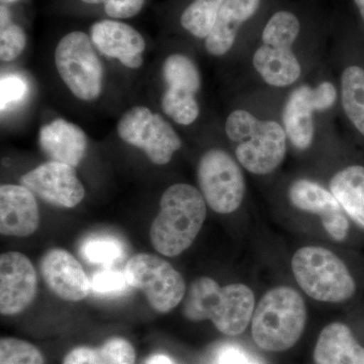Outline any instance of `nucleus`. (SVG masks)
I'll return each mask as SVG.
<instances>
[{"label":"nucleus","instance_id":"obj_1","mask_svg":"<svg viewBox=\"0 0 364 364\" xmlns=\"http://www.w3.org/2000/svg\"><path fill=\"white\" fill-rule=\"evenodd\" d=\"M255 310V296L243 284L221 287L215 279L200 277L193 280L182 301V314L193 322L212 321L228 336L247 329Z\"/></svg>","mask_w":364,"mask_h":364},{"label":"nucleus","instance_id":"obj_2","mask_svg":"<svg viewBox=\"0 0 364 364\" xmlns=\"http://www.w3.org/2000/svg\"><path fill=\"white\" fill-rule=\"evenodd\" d=\"M207 219V203L200 189L176 183L165 189L159 213L150 227L153 247L166 257H176L188 250Z\"/></svg>","mask_w":364,"mask_h":364},{"label":"nucleus","instance_id":"obj_3","mask_svg":"<svg viewBox=\"0 0 364 364\" xmlns=\"http://www.w3.org/2000/svg\"><path fill=\"white\" fill-rule=\"evenodd\" d=\"M306 323L303 296L293 287H277L268 291L255 306L251 334L262 350L287 351L301 338Z\"/></svg>","mask_w":364,"mask_h":364},{"label":"nucleus","instance_id":"obj_4","mask_svg":"<svg viewBox=\"0 0 364 364\" xmlns=\"http://www.w3.org/2000/svg\"><path fill=\"white\" fill-rule=\"evenodd\" d=\"M242 166L257 176L272 173L287 154V133L277 122L261 121L244 109L232 112L225 124Z\"/></svg>","mask_w":364,"mask_h":364},{"label":"nucleus","instance_id":"obj_5","mask_svg":"<svg viewBox=\"0 0 364 364\" xmlns=\"http://www.w3.org/2000/svg\"><path fill=\"white\" fill-rule=\"evenodd\" d=\"M54 65L60 80L79 102L92 104L102 97L105 85L104 60L88 31L76 28L59 38L54 49Z\"/></svg>","mask_w":364,"mask_h":364},{"label":"nucleus","instance_id":"obj_6","mask_svg":"<svg viewBox=\"0 0 364 364\" xmlns=\"http://www.w3.org/2000/svg\"><path fill=\"white\" fill-rule=\"evenodd\" d=\"M294 279L311 299L340 304L355 294L356 284L343 260L329 249L306 246L291 259Z\"/></svg>","mask_w":364,"mask_h":364},{"label":"nucleus","instance_id":"obj_7","mask_svg":"<svg viewBox=\"0 0 364 364\" xmlns=\"http://www.w3.org/2000/svg\"><path fill=\"white\" fill-rule=\"evenodd\" d=\"M299 21L294 14H273L262 32V45L253 56V66L267 85L286 87L296 82L301 67L293 52Z\"/></svg>","mask_w":364,"mask_h":364},{"label":"nucleus","instance_id":"obj_8","mask_svg":"<svg viewBox=\"0 0 364 364\" xmlns=\"http://www.w3.org/2000/svg\"><path fill=\"white\" fill-rule=\"evenodd\" d=\"M119 140L142 151L152 164H168L182 147L181 136L169 119L147 105H136L122 114L116 128Z\"/></svg>","mask_w":364,"mask_h":364},{"label":"nucleus","instance_id":"obj_9","mask_svg":"<svg viewBox=\"0 0 364 364\" xmlns=\"http://www.w3.org/2000/svg\"><path fill=\"white\" fill-rule=\"evenodd\" d=\"M161 79L162 114L181 126L195 123L200 114L198 93L202 87V77L196 62L188 55L172 53L163 60Z\"/></svg>","mask_w":364,"mask_h":364},{"label":"nucleus","instance_id":"obj_10","mask_svg":"<svg viewBox=\"0 0 364 364\" xmlns=\"http://www.w3.org/2000/svg\"><path fill=\"white\" fill-rule=\"evenodd\" d=\"M124 273L129 286L140 289L159 313H169L181 305L188 291L181 273L154 254H136L127 262Z\"/></svg>","mask_w":364,"mask_h":364},{"label":"nucleus","instance_id":"obj_11","mask_svg":"<svg viewBox=\"0 0 364 364\" xmlns=\"http://www.w3.org/2000/svg\"><path fill=\"white\" fill-rule=\"evenodd\" d=\"M200 193L208 207L218 214L236 212L245 196L246 183L238 162L227 151H205L196 169Z\"/></svg>","mask_w":364,"mask_h":364},{"label":"nucleus","instance_id":"obj_12","mask_svg":"<svg viewBox=\"0 0 364 364\" xmlns=\"http://www.w3.org/2000/svg\"><path fill=\"white\" fill-rule=\"evenodd\" d=\"M337 100V91L329 81L313 88L301 85L287 98L282 112L284 131L289 141L299 150L311 147L315 135L314 112L331 109Z\"/></svg>","mask_w":364,"mask_h":364},{"label":"nucleus","instance_id":"obj_13","mask_svg":"<svg viewBox=\"0 0 364 364\" xmlns=\"http://www.w3.org/2000/svg\"><path fill=\"white\" fill-rule=\"evenodd\" d=\"M91 41L105 58L131 71L140 70L145 63L147 40L127 21L98 18L88 28Z\"/></svg>","mask_w":364,"mask_h":364},{"label":"nucleus","instance_id":"obj_14","mask_svg":"<svg viewBox=\"0 0 364 364\" xmlns=\"http://www.w3.org/2000/svg\"><path fill=\"white\" fill-rule=\"evenodd\" d=\"M20 184L50 205L72 208L85 198V188L76 168L65 163H42L21 176Z\"/></svg>","mask_w":364,"mask_h":364},{"label":"nucleus","instance_id":"obj_15","mask_svg":"<svg viewBox=\"0 0 364 364\" xmlns=\"http://www.w3.org/2000/svg\"><path fill=\"white\" fill-rule=\"evenodd\" d=\"M38 277L35 267L25 254L9 251L0 256V313L16 316L35 301Z\"/></svg>","mask_w":364,"mask_h":364},{"label":"nucleus","instance_id":"obj_16","mask_svg":"<svg viewBox=\"0 0 364 364\" xmlns=\"http://www.w3.org/2000/svg\"><path fill=\"white\" fill-rule=\"evenodd\" d=\"M287 196L294 208L318 215L323 228L333 240L343 242L347 238L350 224L331 191L317 182L298 179L289 186Z\"/></svg>","mask_w":364,"mask_h":364},{"label":"nucleus","instance_id":"obj_17","mask_svg":"<svg viewBox=\"0 0 364 364\" xmlns=\"http://www.w3.org/2000/svg\"><path fill=\"white\" fill-rule=\"evenodd\" d=\"M41 273L53 294L63 301L77 303L90 293V279L82 265L65 249L48 251L41 260Z\"/></svg>","mask_w":364,"mask_h":364},{"label":"nucleus","instance_id":"obj_18","mask_svg":"<svg viewBox=\"0 0 364 364\" xmlns=\"http://www.w3.org/2000/svg\"><path fill=\"white\" fill-rule=\"evenodd\" d=\"M40 225L37 196L21 184L0 186V233L7 237H28Z\"/></svg>","mask_w":364,"mask_h":364},{"label":"nucleus","instance_id":"obj_19","mask_svg":"<svg viewBox=\"0 0 364 364\" xmlns=\"http://www.w3.org/2000/svg\"><path fill=\"white\" fill-rule=\"evenodd\" d=\"M38 143L51 161L65 163L77 168L87 154L88 136L77 124L58 117L41 127Z\"/></svg>","mask_w":364,"mask_h":364},{"label":"nucleus","instance_id":"obj_20","mask_svg":"<svg viewBox=\"0 0 364 364\" xmlns=\"http://www.w3.org/2000/svg\"><path fill=\"white\" fill-rule=\"evenodd\" d=\"M260 0H225L212 32L205 40V50L222 57L233 48L239 30L258 11Z\"/></svg>","mask_w":364,"mask_h":364},{"label":"nucleus","instance_id":"obj_21","mask_svg":"<svg viewBox=\"0 0 364 364\" xmlns=\"http://www.w3.org/2000/svg\"><path fill=\"white\" fill-rule=\"evenodd\" d=\"M316 364H364V347L343 323L326 326L314 349Z\"/></svg>","mask_w":364,"mask_h":364},{"label":"nucleus","instance_id":"obj_22","mask_svg":"<svg viewBox=\"0 0 364 364\" xmlns=\"http://www.w3.org/2000/svg\"><path fill=\"white\" fill-rule=\"evenodd\" d=\"M330 191L345 214L364 229V167L352 165L340 170L330 181Z\"/></svg>","mask_w":364,"mask_h":364},{"label":"nucleus","instance_id":"obj_23","mask_svg":"<svg viewBox=\"0 0 364 364\" xmlns=\"http://www.w3.org/2000/svg\"><path fill=\"white\" fill-rule=\"evenodd\" d=\"M136 350L123 337H112L97 347L77 346L66 354L62 364H136Z\"/></svg>","mask_w":364,"mask_h":364},{"label":"nucleus","instance_id":"obj_24","mask_svg":"<svg viewBox=\"0 0 364 364\" xmlns=\"http://www.w3.org/2000/svg\"><path fill=\"white\" fill-rule=\"evenodd\" d=\"M149 0H59L60 7L73 13L95 14L100 18L128 21L139 16Z\"/></svg>","mask_w":364,"mask_h":364},{"label":"nucleus","instance_id":"obj_25","mask_svg":"<svg viewBox=\"0 0 364 364\" xmlns=\"http://www.w3.org/2000/svg\"><path fill=\"white\" fill-rule=\"evenodd\" d=\"M16 6L0 4V60L13 63L20 58L28 47L26 26L16 18Z\"/></svg>","mask_w":364,"mask_h":364},{"label":"nucleus","instance_id":"obj_26","mask_svg":"<svg viewBox=\"0 0 364 364\" xmlns=\"http://www.w3.org/2000/svg\"><path fill=\"white\" fill-rule=\"evenodd\" d=\"M225 0H191L182 9L178 21L181 28L198 40H205L214 28Z\"/></svg>","mask_w":364,"mask_h":364},{"label":"nucleus","instance_id":"obj_27","mask_svg":"<svg viewBox=\"0 0 364 364\" xmlns=\"http://www.w3.org/2000/svg\"><path fill=\"white\" fill-rule=\"evenodd\" d=\"M342 105L347 117L364 136V69L350 66L341 77Z\"/></svg>","mask_w":364,"mask_h":364},{"label":"nucleus","instance_id":"obj_28","mask_svg":"<svg viewBox=\"0 0 364 364\" xmlns=\"http://www.w3.org/2000/svg\"><path fill=\"white\" fill-rule=\"evenodd\" d=\"M123 252V244L109 235L91 236L81 246V255L95 264L111 265L122 257Z\"/></svg>","mask_w":364,"mask_h":364},{"label":"nucleus","instance_id":"obj_29","mask_svg":"<svg viewBox=\"0 0 364 364\" xmlns=\"http://www.w3.org/2000/svg\"><path fill=\"white\" fill-rule=\"evenodd\" d=\"M0 364H45V358L36 345L4 337L0 340Z\"/></svg>","mask_w":364,"mask_h":364},{"label":"nucleus","instance_id":"obj_30","mask_svg":"<svg viewBox=\"0 0 364 364\" xmlns=\"http://www.w3.org/2000/svg\"><path fill=\"white\" fill-rule=\"evenodd\" d=\"M28 92V82L18 74L1 76V112L20 104Z\"/></svg>","mask_w":364,"mask_h":364},{"label":"nucleus","instance_id":"obj_31","mask_svg":"<svg viewBox=\"0 0 364 364\" xmlns=\"http://www.w3.org/2000/svg\"><path fill=\"white\" fill-rule=\"evenodd\" d=\"M127 282L124 273L114 270H102L95 273L90 279V291L97 294H117L123 291Z\"/></svg>","mask_w":364,"mask_h":364},{"label":"nucleus","instance_id":"obj_32","mask_svg":"<svg viewBox=\"0 0 364 364\" xmlns=\"http://www.w3.org/2000/svg\"><path fill=\"white\" fill-rule=\"evenodd\" d=\"M215 364H261L255 356L242 347L226 345L218 352Z\"/></svg>","mask_w":364,"mask_h":364},{"label":"nucleus","instance_id":"obj_33","mask_svg":"<svg viewBox=\"0 0 364 364\" xmlns=\"http://www.w3.org/2000/svg\"><path fill=\"white\" fill-rule=\"evenodd\" d=\"M141 364H176L169 356L165 354L155 353L148 356Z\"/></svg>","mask_w":364,"mask_h":364},{"label":"nucleus","instance_id":"obj_34","mask_svg":"<svg viewBox=\"0 0 364 364\" xmlns=\"http://www.w3.org/2000/svg\"><path fill=\"white\" fill-rule=\"evenodd\" d=\"M354 2H355L356 6L358 7L359 13H360L364 21V0H354Z\"/></svg>","mask_w":364,"mask_h":364},{"label":"nucleus","instance_id":"obj_35","mask_svg":"<svg viewBox=\"0 0 364 364\" xmlns=\"http://www.w3.org/2000/svg\"><path fill=\"white\" fill-rule=\"evenodd\" d=\"M23 0H0V4H9V6H14V4H21Z\"/></svg>","mask_w":364,"mask_h":364}]
</instances>
